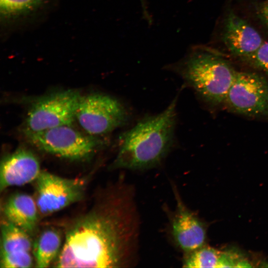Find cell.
Returning <instances> with one entry per match:
<instances>
[{
    "label": "cell",
    "instance_id": "obj_1",
    "mask_svg": "<svg viewBox=\"0 0 268 268\" xmlns=\"http://www.w3.org/2000/svg\"><path fill=\"white\" fill-rule=\"evenodd\" d=\"M125 183L98 208L68 229L55 267L123 268L135 264L139 218L134 194Z\"/></svg>",
    "mask_w": 268,
    "mask_h": 268
},
{
    "label": "cell",
    "instance_id": "obj_2",
    "mask_svg": "<svg viewBox=\"0 0 268 268\" xmlns=\"http://www.w3.org/2000/svg\"><path fill=\"white\" fill-rule=\"evenodd\" d=\"M177 99L162 112L141 120L122 134L112 169L143 170L163 161L173 142Z\"/></svg>",
    "mask_w": 268,
    "mask_h": 268
},
{
    "label": "cell",
    "instance_id": "obj_3",
    "mask_svg": "<svg viewBox=\"0 0 268 268\" xmlns=\"http://www.w3.org/2000/svg\"><path fill=\"white\" fill-rule=\"evenodd\" d=\"M174 69L207 103L223 105L237 70L207 51L194 48Z\"/></svg>",
    "mask_w": 268,
    "mask_h": 268
},
{
    "label": "cell",
    "instance_id": "obj_4",
    "mask_svg": "<svg viewBox=\"0 0 268 268\" xmlns=\"http://www.w3.org/2000/svg\"><path fill=\"white\" fill-rule=\"evenodd\" d=\"M24 133L28 142L35 147L72 160L87 158L94 152L98 145L94 136L81 133L71 127V125Z\"/></svg>",
    "mask_w": 268,
    "mask_h": 268
},
{
    "label": "cell",
    "instance_id": "obj_5",
    "mask_svg": "<svg viewBox=\"0 0 268 268\" xmlns=\"http://www.w3.org/2000/svg\"><path fill=\"white\" fill-rule=\"evenodd\" d=\"M128 119L126 109L118 100L101 93L81 96L75 115L81 129L93 136L108 134Z\"/></svg>",
    "mask_w": 268,
    "mask_h": 268
},
{
    "label": "cell",
    "instance_id": "obj_6",
    "mask_svg": "<svg viewBox=\"0 0 268 268\" xmlns=\"http://www.w3.org/2000/svg\"><path fill=\"white\" fill-rule=\"evenodd\" d=\"M81 96L75 90H67L39 98L28 111L24 132H36L72 125Z\"/></svg>",
    "mask_w": 268,
    "mask_h": 268
},
{
    "label": "cell",
    "instance_id": "obj_7",
    "mask_svg": "<svg viewBox=\"0 0 268 268\" xmlns=\"http://www.w3.org/2000/svg\"><path fill=\"white\" fill-rule=\"evenodd\" d=\"M223 105L238 115L268 118V79L255 72L237 70Z\"/></svg>",
    "mask_w": 268,
    "mask_h": 268
},
{
    "label": "cell",
    "instance_id": "obj_8",
    "mask_svg": "<svg viewBox=\"0 0 268 268\" xmlns=\"http://www.w3.org/2000/svg\"><path fill=\"white\" fill-rule=\"evenodd\" d=\"M83 181L63 178L41 171L36 179V199L39 212L48 215L79 201L83 195Z\"/></svg>",
    "mask_w": 268,
    "mask_h": 268
},
{
    "label": "cell",
    "instance_id": "obj_9",
    "mask_svg": "<svg viewBox=\"0 0 268 268\" xmlns=\"http://www.w3.org/2000/svg\"><path fill=\"white\" fill-rule=\"evenodd\" d=\"M176 207L171 222V234L175 244L184 253L202 246L205 240V230L202 223L187 207L173 187Z\"/></svg>",
    "mask_w": 268,
    "mask_h": 268
},
{
    "label": "cell",
    "instance_id": "obj_10",
    "mask_svg": "<svg viewBox=\"0 0 268 268\" xmlns=\"http://www.w3.org/2000/svg\"><path fill=\"white\" fill-rule=\"evenodd\" d=\"M40 164L30 150L19 148L2 160L0 171V189L21 186L36 180L40 174Z\"/></svg>",
    "mask_w": 268,
    "mask_h": 268
},
{
    "label": "cell",
    "instance_id": "obj_11",
    "mask_svg": "<svg viewBox=\"0 0 268 268\" xmlns=\"http://www.w3.org/2000/svg\"><path fill=\"white\" fill-rule=\"evenodd\" d=\"M223 39L228 51L244 60L253 55L264 42L255 28L233 13L226 18Z\"/></svg>",
    "mask_w": 268,
    "mask_h": 268
},
{
    "label": "cell",
    "instance_id": "obj_12",
    "mask_svg": "<svg viewBox=\"0 0 268 268\" xmlns=\"http://www.w3.org/2000/svg\"><path fill=\"white\" fill-rule=\"evenodd\" d=\"M183 267L246 268L250 263L239 254L229 251H220L209 246L200 248L184 254Z\"/></svg>",
    "mask_w": 268,
    "mask_h": 268
},
{
    "label": "cell",
    "instance_id": "obj_13",
    "mask_svg": "<svg viewBox=\"0 0 268 268\" xmlns=\"http://www.w3.org/2000/svg\"><path fill=\"white\" fill-rule=\"evenodd\" d=\"M3 212L7 220L30 234L35 229L39 210L36 201L29 195H12L5 203Z\"/></svg>",
    "mask_w": 268,
    "mask_h": 268
},
{
    "label": "cell",
    "instance_id": "obj_14",
    "mask_svg": "<svg viewBox=\"0 0 268 268\" xmlns=\"http://www.w3.org/2000/svg\"><path fill=\"white\" fill-rule=\"evenodd\" d=\"M61 244V236L57 230L48 229L43 231L33 244L36 267H49L58 256Z\"/></svg>",
    "mask_w": 268,
    "mask_h": 268
},
{
    "label": "cell",
    "instance_id": "obj_15",
    "mask_svg": "<svg viewBox=\"0 0 268 268\" xmlns=\"http://www.w3.org/2000/svg\"><path fill=\"white\" fill-rule=\"evenodd\" d=\"M48 0H0V16L4 24L27 18L46 4Z\"/></svg>",
    "mask_w": 268,
    "mask_h": 268
},
{
    "label": "cell",
    "instance_id": "obj_16",
    "mask_svg": "<svg viewBox=\"0 0 268 268\" xmlns=\"http://www.w3.org/2000/svg\"><path fill=\"white\" fill-rule=\"evenodd\" d=\"M29 234L8 220L3 221L1 225L0 254L30 251L32 243Z\"/></svg>",
    "mask_w": 268,
    "mask_h": 268
},
{
    "label": "cell",
    "instance_id": "obj_17",
    "mask_svg": "<svg viewBox=\"0 0 268 268\" xmlns=\"http://www.w3.org/2000/svg\"><path fill=\"white\" fill-rule=\"evenodd\" d=\"M0 264L2 268H28L34 264L30 251H18L0 254Z\"/></svg>",
    "mask_w": 268,
    "mask_h": 268
},
{
    "label": "cell",
    "instance_id": "obj_18",
    "mask_svg": "<svg viewBox=\"0 0 268 268\" xmlns=\"http://www.w3.org/2000/svg\"><path fill=\"white\" fill-rule=\"evenodd\" d=\"M244 61L268 76V42L264 41L253 55Z\"/></svg>",
    "mask_w": 268,
    "mask_h": 268
},
{
    "label": "cell",
    "instance_id": "obj_19",
    "mask_svg": "<svg viewBox=\"0 0 268 268\" xmlns=\"http://www.w3.org/2000/svg\"><path fill=\"white\" fill-rule=\"evenodd\" d=\"M259 15L262 21L268 26V0L264 2L260 6Z\"/></svg>",
    "mask_w": 268,
    "mask_h": 268
},
{
    "label": "cell",
    "instance_id": "obj_20",
    "mask_svg": "<svg viewBox=\"0 0 268 268\" xmlns=\"http://www.w3.org/2000/svg\"><path fill=\"white\" fill-rule=\"evenodd\" d=\"M142 1V0H141Z\"/></svg>",
    "mask_w": 268,
    "mask_h": 268
}]
</instances>
